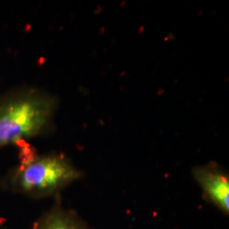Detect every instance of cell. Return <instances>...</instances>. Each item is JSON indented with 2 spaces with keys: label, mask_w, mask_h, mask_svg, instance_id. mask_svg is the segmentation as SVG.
Segmentation results:
<instances>
[{
  "label": "cell",
  "mask_w": 229,
  "mask_h": 229,
  "mask_svg": "<svg viewBox=\"0 0 229 229\" xmlns=\"http://www.w3.org/2000/svg\"><path fill=\"white\" fill-rule=\"evenodd\" d=\"M58 100L39 89L21 88L0 99V149L41 136L53 127Z\"/></svg>",
  "instance_id": "1"
},
{
  "label": "cell",
  "mask_w": 229,
  "mask_h": 229,
  "mask_svg": "<svg viewBox=\"0 0 229 229\" xmlns=\"http://www.w3.org/2000/svg\"><path fill=\"white\" fill-rule=\"evenodd\" d=\"M31 229L89 228L75 212L55 205L36 222Z\"/></svg>",
  "instance_id": "4"
},
{
  "label": "cell",
  "mask_w": 229,
  "mask_h": 229,
  "mask_svg": "<svg viewBox=\"0 0 229 229\" xmlns=\"http://www.w3.org/2000/svg\"><path fill=\"white\" fill-rule=\"evenodd\" d=\"M82 176V171L62 154H31L8 171L1 187L41 199L59 193Z\"/></svg>",
  "instance_id": "2"
},
{
  "label": "cell",
  "mask_w": 229,
  "mask_h": 229,
  "mask_svg": "<svg viewBox=\"0 0 229 229\" xmlns=\"http://www.w3.org/2000/svg\"><path fill=\"white\" fill-rule=\"evenodd\" d=\"M192 175L206 198L225 214H229L228 174L218 165L211 162L193 168Z\"/></svg>",
  "instance_id": "3"
}]
</instances>
